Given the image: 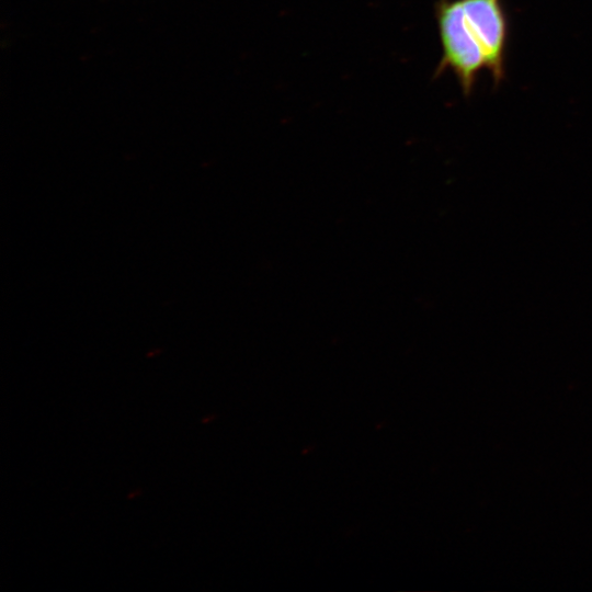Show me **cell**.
<instances>
[{
  "label": "cell",
  "mask_w": 592,
  "mask_h": 592,
  "mask_svg": "<svg viewBox=\"0 0 592 592\" xmlns=\"http://www.w3.org/2000/svg\"><path fill=\"white\" fill-rule=\"evenodd\" d=\"M435 18L442 57L435 76L451 71L469 96L482 69L498 86L505 76L509 20L502 0H440Z\"/></svg>",
  "instance_id": "1"
}]
</instances>
